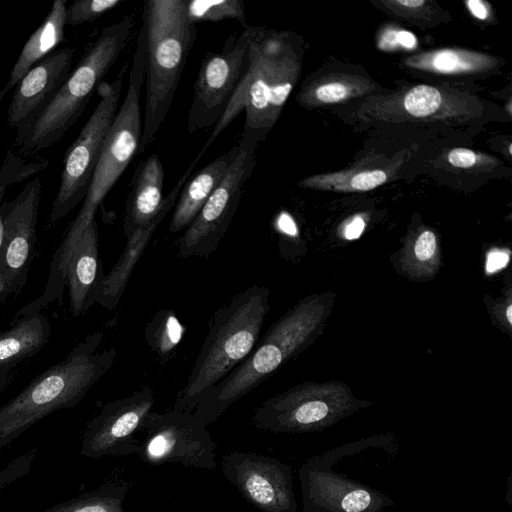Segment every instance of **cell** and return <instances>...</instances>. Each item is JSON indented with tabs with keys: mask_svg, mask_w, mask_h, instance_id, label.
Listing matches in <instances>:
<instances>
[{
	"mask_svg": "<svg viewBox=\"0 0 512 512\" xmlns=\"http://www.w3.org/2000/svg\"><path fill=\"white\" fill-rule=\"evenodd\" d=\"M348 88L339 82L319 85L314 90V98L321 103H335L348 95Z\"/></svg>",
	"mask_w": 512,
	"mask_h": 512,
	"instance_id": "obj_32",
	"label": "cell"
},
{
	"mask_svg": "<svg viewBox=\"0 0 512 512\" xmlns=\"http://www.w3.org/2000/svg\"><path fill=\"white\" fill-rule=\"evenodd\" d=\"M506 316H507L509 323H512V306L511 305H509L506 310Z\"/></svg>",
	"mask_w": 512,
	"mask_h": 512,
	"instance_id": "obj_44",
	"label": "cell"
},
{
	"mask_svg": "<svg viewBox=\"0 0 512 512\" xmlns=\"http://www.w3.org/2000/svg\"><path fill=\"white\" fill-rule=\"evenodd\" d=\"M303 315L296 311L274 323L250 354L203 395L193 411L194 415L206 426L214 423L229 406L276 371L304 337Z\"/></svg>",
	"mask_w": 512,
	"mask_h": 512,
	"instance_id": "obj_8",
	"label": "cell"
},
{
	"mask_svg": "<svg viewBox=\"0 0 512 512\" xmlns=\"http://www.w3.org/2000/svg\"><path fill=\"white\" fill-rule=\"evenodd\" d=\"M75 51L71 47L53 51L16 85L7 110V124L16 131L17 147L70 74Z\"/></svg>",
	"mask_w": 512,
	"mask_h": 512,
	"instance_id": "obj_16",
	"label": "cell"
},
{
	"mask_svg": "<svg viewBox=\"0 0 512 512\" xmlns=\"http://www.w3.org/2000/svg\"><path fill=\"white\" fill-rule=\"evenodd\" d=\"M138 456L149 465L179 463L205 470L216 468V444L206 425L194 415L177 410L151 411L142 424Z\"/></svg>",
	"mask_w": 512,
	"mask_h": 512,
	"instance_id": "obj_10",
	"label": "cell"
},
{
	"mask_svg": "<svg viewBox=\"0 0 512 512\" xmlns=\"http://www.w3.org/2000/svg\"><path fill=\"white\" fill-rule=\"evenodd\" d=\"M185 5L188 17L194 24L234 19L243 26V29L249 26L241 0H185Z\"/></svg>",
	"mask_w": 512,
	"mask_h": 512,
	"instance_id": "obj_26",
	"label": "cell"
},
{
	"mask_svg": "<svg viewBox=\"0 0 512 512\" xmlns=\"http://www.w3.org/2000/svg\"><path fill=\"white\" fill-rule=\"evenodd\" d=\"M13 367H0V393L7 387Z\"/></svg>",
	"mask_w": 512,
	"mask_h": 512,
	"instance_id": "obj_39",
	"label": "cell"
},
{
	"mask_svg": "<svg viewBox=\"0 0 512 512\" xmlns=\"http://www.w3.org/2000/svg\"><path fill=\"white\" fill-rule=\"evenodd\" d=\"M383 43L384 47H394L397 45L396 41V32L392 31L390 33H386L385 36H383Z\"/></svg>",
	"mask_w": 512,
	"mask_h": 512,
	"instance_id": "obj_41",
	"label": "cell"
},
{
	"mask_svg": "<svg viewBox=\"0 0 512 512\" xmlns=\"http://www.w3.org/2000/svg\"><path fill=\"white\" fill-rule=\"evenodd\" d=\"M201 157L202 155L198 153L186 171L178 179L173 189L164 197L162 206L153 220L136 230L127 238L123 253L110 272L104 276L96 291L95 302L102 307L113 310L118 305L132 272L143 255L152 235L165 216L175 206L181 189L191 176L193 169Z\"/></svg>",
	"mask_w": 512,
	"mask_h": 512,
	"instance_id": "obj_17",
	"label": "cell"
},
{
	"mask_svg": "<svg viewBox=\"0 0 512 512\" xmlns=\"http://www.w3.org/2000/svg\"><path fill=\"white\" fill-rule=\"evenodd\" d=\"M134 26L125 16L104 27L19 146L24 157L59 142L84 112L93 91L125 49Z\"/></svg>",
	"mask_w": 512,
	"mask_h": 512,
	"instance_id": "obj_6",
	"label": "cell"
},
{
	"mask_svg": "<svg viewBox=\"0 0 512 512\" xmlns=\"http://www.w3.org/2000/svg\"><path fill=\"white\" fill-rule=\"evenodd\" d=\"M476 154L464 148H456L448 154V161L451 165L458 168H468L476 163Z\"/></svg>",
	"mask_w": 512,
	"mask_h": 512,
	"instance_id": "obj_34",
	"label": "cell"
},
{
	"mask_svg": "<svg viewBox=\"0 0 512 512\" xmlns=\"http://www.w3.org/2000/svg\"><path fill=\"white\" fill-rule=\"evenodd\" d=\"M155 403L154 391L142 386L127 397L106 403L86 425L80 454L89 458L121 457L137 454L136 437Z\"/></svg>",
	"mask_w": 512,
	"mask_h": 512,
	"instance_id": "obj_12",
	"label": "cell"
},
{
	"mask_svg": "<svg viewBox=\"0 0 512 512\" xmlns=\"http://www.w3.org/2000/svg\"><path fill=\"white\" fill-rule=\"evenodd\" d=\"M130 487L131 484L125 480L107 481L42 512H125L123 502Z\"/></svg>",
	"mask_w": 512,
	"mask_h": 512,
	"instance_id": "obj_23",
	"label": "cell"
},
{
	"mask_svg": "<svg viewBox=\"0 0 512 512\" xmlns=\"http://www.w3.org/2000/svg\"><path fill=\"white\" fill-rule=\"evenodd\" d=\"M7 208V201H3V203L0 206V246L3 239V232H4V217L6 213Z\"/></svg>",
	"mask_w": 512,
	"mask_h": 512,
	"instance_id": "obj_40",
	"label": "cell"
},
{
	"mask_svg": "<svg viewBox=\"0 0 512 512\" xmlns=\"http://www.w3.org/2000/svg\"><path fill=\"white\" fill-rule=\"evenodd\" d=\"M102 340V331L87 335L62 361L0 407V449L52 412L73 408L84 398L109 371L117 355L115 348L100 351Z\"/></svg>",
	"mask_w": 512,
	"mask_h": 512,
	"instance_id": "obj_3",
	"label": "cell"
},
{
	"mask_svg": "<svg viewBox=\"0 0 512 512\" xmlns=\"http://www.w3.org/2000/svg\"><path fill=\"white\" fill-rule=\"evenodd\" d=\"M509 261V254L504 251H492L487 256L486 271L487 273H493L503 267Z\"/></svg>",
	"mask_w": 512,
	"mask_h": 512,
	"instance_id": "obj_35",
	"label": "cell"
},
{
	"mask_svg": "<svg viewBox=\"0 0 512 512\" xmlns=\"http://www.w3.org/2000/svg\"><path fill=\"white\" fill-rule=\"evenodd\" d=\"M36 452L37 449L28 451L25 455L13 460L0 472V489H3L16 479L29 472Z\"/></svg>",
	"mask_w": 512,
	"mask_h": 512,
	"instance_id": "obj_30",
	"label": "cell"
},
{
	"mask_svg": "<svg viewBox=\"0 0 512 512\" xmlns=\"http://www.w3.org/2000/svg\"><path fill=\"white\" fill-rule=\"evenodd\" d=\"M48 165L45 158L27 160L19 153L11 149L7 151L6 157L0 166V206L3 203L7 188L37 174Z\"/></svg>",
	"mask_w": 512,
	"mask_h": 512,
	"instance_id": "obj_27",
	"label": "cell"
},
{
	"mask_svg": "<svg viewBox=\"0 0 512 512\" xmlns=\"http://www.w3.org/2000/svg\"><path fill=\"white\" fill-rule=\"evenodd\" d=\"M509 153H510V154L512 153V152H511V145L509 146Z\"/></svg>",
	"mask_w": 512,
	"mask_h": 512,
	"instance_id": "obj_45",
	"label": "cell"
},
{
	"mask_svg": "<svg viewBox=\"0 0 512 512\" xmlns=\"http://www.w3.org/2000/svg\"><path fill=\"white\" fill-rule=\"evenodd\" d=\"M145 62L146 36L141 25L136 38L125 98L105 140L80 211L53 255L45 289L41 296L32 302L36 310L40 311L51 302L62 299L68 263L78 241L95 220L96 211L105 196L139 150L142 134L140 93L145 81Z\"/></svg>",
	"mask_w": 512,
	"mask_h": 512,
	"instance_id": "obj_1",
	"label": "cell"
},
{
	"mask_svg": "<svg viewBox=\"0 0 512 512\" xmlns=\"http://www.w3.org/2000/svg\"><path fill=\"white\" fill-rule=\"evenodd\" d=\"M397 4L409 7V8H418L422 5H424L425 1L423 0H398L396 1Z\"/></svg>",
	"mask_w": 512,
	"mask_h": 512,
	"instance_id": "obj_43",
	"label": "cell"
},
{
	"mask_svg": "<svg viewBox=\"0 0 512 512\" xmlns=\"http://www.w3.org/2000/svg\"><path fill=\"white\" fill-rule=\"evenodd\" d=\"M123 2V0H76L66 8V25L92 23Z\"/></svg>",
	"mask_w": 512,
	"mask_h": 512,
	"instance_id": "obj_28",
	"label": "cell"
},
{
	"mask_svg": "<svg viewBox=\"0 0 512 512\" xmlns=\"http://www.w3.org/2000/svg\"><path fill=\"white\" fill-rule=\"evenodd\" d=\"M245 31L248 71L201 155L242 111L245 121L239 143L257 147L276 123L297 80L299 58L288 33L258 26H248Z\"/></svg>",
	"mask_w": 512,
	"mask_h": 512,
	"instance_id": "obj_2",
	"label": "cell"
},
{
	"mask_svg": "<svg viewBox=\"0 0 512 512\" xmlns=\"http://www.w3.org/2000/svg\"><path fill=\"white\" fill-rule=\"evenodd\" d=\"M142 25L146 97L139 151L144 153L167 116L197 30L188 17L185 0L146 1Z\"/></svg>",
	"mask_w": 512,
	"mask_h": 512,
	"instance_id": "obj_5",
	"label": "cell"
},
{
	"mask_svg": "<svg viewBox=\"0 0 512 512\" xmlns=\"http://www.w3.org/2000/svg\"><path fill=\"white\" fill-rule=\"evenodd\" d=\"M396 41L397 44H400L401 46L412 49L416 45V38L415 36L406 30H401L396 32Z\"/></svg>",
	"mask_w": 512,
	"mask_h": 512,
	"instance_id": "obj_38",
	"label": "cell"
},
{
	"mask_svg": "<svg viewBox=\"0 0 512 512\" xmlns=\"http://www.w3.org/2000/svg\"><path fill=\"white\" fill-rule=\"evenodd\" d=\"M239 151L240 145H235L231 150L199 170L193 177H189L174 206L169 224L170 232L184 230L193 221L225 177Z\"/></svg>",
	"mask_w": 512,
	"mask_h": 512,
	"instance_id": "obj_20",
	"label": "cell"
},
{
	"mask_svg": "<svg viewBox=\"0 0 512 512\" xmlns=\"http://www.w3.org/2000/svg\"><path fill=\"white\" fill-rule=\"evenodd\" d=\"M282 227L286 232H288L290 234L296 233V227H295L293 221L288 216L283 217Z\"/></svg>",
	"mask_w": 512,
	"mask_h": 512,
	"instance_id": "obj_42",
	"label": "cell"
},
{
	"mask_svg": "<svg viewBox=\"0 0 512 512\" xmlns=\"http://www.w3.org/2000/svg\"><path fill=\"white\" fill-rule=\"evenodd\" d=\"M184 332L185 328L174 310L161 309L147 323L144 336L150 349L165 359L173 354Z\"/></svg>",
	"mask_w": 512,
	"mask_h": 512,
	"instance_id": "obj_24",
	"label": "cell"
},
{
	"mask_svg": "<svg viewBox=\"0 0 512 512\" xmlns=\"http://www.w3.org/2000/svg\"><path fill=\"white\" fill-rule=\"evenodd\" d=\"M96 220L87 227L68 263L66 286L70 311L74 317L84 314L94 303L96 291L104 278L99 258Z\"/></svg>",
	"mask_w": 512,
	"mask_h": 512,
	"instance_id": "obj_18",
	"label": "cell"
},
{
	"mask_svg": "<svg viewBox=\"0 0 512 512\" xmlns=\"http://www.w3.org/2000/svg\"><path fill=\"white\" fill-rule=\"evenodd\" d=\"M41 189V178L35 176L14 200L7 201L0 246V302L18 294L26 283L36 243Z\"/></svg>",
	"mask_w": 512,
	"mask_h": 512,
	"instance_id": "obj_13",
	"label": "cell"
},
{
	"mask_svg": "<svg viewBox=\"0 0 512 512\" xmlns=\"http://www.w3.org/2000/svg\"><path fill=\"white\" fill-rule=\"evenodd\" d=\"M436 249L435 235L431 231H424L416 241L415 255L421 260L425 261L430 259Z\"/></svg>",
	"mask_w": 512,
	"mask_h": 512,
	"instance_id": "obj_33",
	"label": "cell"
},
{
	"mask_svg": "<svg viewBox=\"0 0 512 512\" xmlns=\"http://www.w3.org/2000/svg\"><path fill=\"white\" fill-rule=\"evenodd\" d=\"M50 323L42 314L21 317L6 331L0 333V367H14L48 342Z\"/></svg>",
	"mask_w": 512,
	"mask_h": 512,
	"instance_id": "obj_22",
	"label": "cell"
},
{
	"mask_svg": "<svg viewBox=\"0 0 512 512\" xmlns=\"http://www.w3.org/2000/svg\"><path fill=\"white\" fill-rule=\"evenodd\" d=\"M467 6L469 11L473 16L480 20H484L488 16V11L482 1L479 0H469L467 1Z\"/></svg>",
	"mask_w": 512,
	"mask_h": 512,
	"instance_id": "obj_37",
	"label": "cell"
},
{
	"mask_svg": "<svg viewBox=\"0 0 512 512\" xmlns=\"http://www.w3.org/2000/svg\"><path fill=\"white\" fill-rule=\"evenodd\" d=\"M66 8L65 0H55L52 3L44 21L24 44L6 85L0 90V103L6 93L14 88L32 67L65 40Z\"/></svg>",
	"mask_w": 512,
	"mask_h": 512,
	"instance_id": "obj_21",
	"label": "cell"
},
{
	"mask_svg": "<svg viewBox=\"0 0 512 512\" xmlns=\"http://www.w3.org/2000/svg\"><path fill=\"white\" fill-rule=\"evenodd\" d=\"M240 145V151L225 177L211 194L179 240L182 258L206 257L213 253L238 209L243 188L255 164L256 146Z\"/></svg>",
	"mask_w": 512,
	"mask_h": 512,
	"instance_id": "obj_11",
	"label": "cell"
},
{
	"mask_svg": "<svg viewBox=\"0 0 512 512\" xmlns=\"http://www.w3.org/2000/svg\"><path fill=\"white\" fill-rule=\"evenodd\" d=\"M222 472L260 511L297 512L290 465L254 452L230 451L222 458Z\"/></svg>",
	"mask_w": 512,
	"mask_h": 512,
	"instance_id": "obj_14",
	"label": "cell"
},
{
	"mask_svg": "<svg viewBox=\"0 0 512 512\" xmlns=\"http://www.w3.org/2000/svg\"><path fill=\"white\" fill-rule=\"evenodd\" d=\"M440 92L428 85L412 88L404 98V107L415 117H426L433 114L440 106Z\"/></svg>",
	"mask_w": 512,
	"mask_h": 512,
	"instance_id": "obj_29",
	"label": "cell"
},
{
	"mask_svg": "<svg viewBox=\"0 0 512 512\" xmlns=\"http://www.w3.org/2000/svg\"><path fill=\"white\" fill-rule=\"evenodd\" d=\"M298 477L303 512H381L393 505L378 490L332 472L318 456L301 466Z\"/></svg>",
	"mask_w": 512,
	"mask_h": 512,
	"instance_id": "obj_15",
	"label": "cell"
},
{
	"mask_svg": "<svg viewBox=\"0 0 512 512\" xmlns=\"http://www.w3.org/2000/svg\"><path fill=\"white\" fill-rule=\"evenodd\" d=\"M249 68L245 29L230 35L220 52H209L201 61L187 117V132L214 127L220 120Z\"/></svg>",
	"mask_w": 512,
	"mask_h": 512,
	"instance_id": "obj_9",
	"label": "cell"
},
{
	"mask_svg": "<svg viewBox=\"0 0 512 512\" xmlns=\"http://www.w3.org/2000/svg\"><path fill=\"white\" fill-rule=\"evenodd\" d=\"M268 310L269 290L254 284L214 312L191 373L172 409L193 413L203 395L253 350Z\"/></svg>",
	"mask_w": 512,
	"mask_h": 512,
	"instance_id": "obj_4",
	"label": "cell"
},
{
	"mask_svg": "<svg viewBox=\"0 0 512 512\" xmlns=\"http://www.w3.org/2000/svg\"><path fill=\"white\" fill-rule=\"evenodd\" d=\"M131 184L123 217L126 238L151 222L162 206L164 170L157 153L139 164Z\"/></svg>",
	"mask_w": 512,
	"mask_h": 512,
	"instance_id": "obj_19",
	"label": "cell"
},
{
	"mask_svg": "<svg viewBox=\"0 0 512 512\" xmlns=\"http://www.w3.org/2000/svg\"><path fill=\"white\" fill-rule=\"evenodd\" d=\"M487 63L482 55L444 49L433 53L421 55L412 61L415 67L433 70L440 73H459L478 70Z\"/></svg>",
	"mask_w": 512,
	"mask_h": 512,
	"instance_id": "obj_25",
	"label": "cell"
},
{
	"mask_svg": "<svg viewBox=\"0 0 512 512\" xmlns=\"http://www.w3.org/2000/svg\"><path fill=\"white\" fill-rule=\"evenodd\" d=\"M386 178V173L382 170L363 171L352 178L350 186L353 190L368 191L383 184Z\"/></svg>",
	"mask_w": 512,
	"mask_h": 512,
	"instance_id": "obj_31",
	"label": "cell"
},
{
	"mask_svg": "<svg viewBox=\"0 0 512 512\" xmlns=\"http://www.w3.org/2000/svg\"><path fill=\"white\" fill-rule=\"evenodd\" d=\"M127 69L126 63L114 81L102 82L97 88L98 104L66 151L60 185L49 215V226L67 216L87 195L102 148L118 111Z\"/></svg>",
	"mask_w": 512,
	"mask_h": 512,
	"instance_id": "obj_7",
	"label": "cell"
},
{
	"mask_svg": "<svg viewBox=\"0 0 512 512\" xmlns=\"http://www.w3.org/2000/svg\"><path fill=\"white\" fill-rule=\"evenodd\" d=\"M365 227L364 220L361 217H355L345 229V237L349 240L358 238Z\"/></svg>",
	"mask_w": 512,
	"mask_h": 512,
	"instance_id": "obj_36",
	"label": "cell"
}]
</instances>
